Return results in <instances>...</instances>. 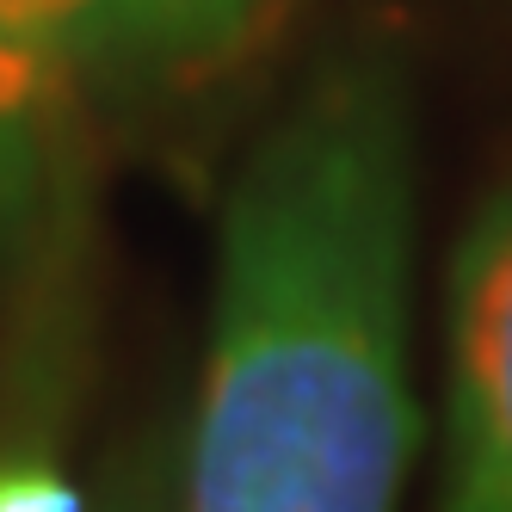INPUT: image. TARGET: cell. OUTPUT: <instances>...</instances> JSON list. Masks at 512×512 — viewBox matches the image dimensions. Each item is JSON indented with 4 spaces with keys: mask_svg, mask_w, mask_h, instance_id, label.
Masks as SVG:
<instances>
[{
    "mask_svg": "<svg viewBox=\"0 0 512 512\" xmlns=\"http://www.w3.org/2000/svg\"><path fill=\"white\" fill-rule=\"evenodd\" d=\"M408 284L414 105L389 50L352 44L229 179L186 512H401Z\"/></svg>",
    "mask_w": 512,
    "mask_h": 512,
    "instance_id": "cell-1",
    "label": "cell"
},
{
    "mask_svg": "<svg viewBox=\"0 0 512 512\" xmlns=\"http://www.w3.org/2000/svg\"><path fill=\"white\" fill-rule=\"evenodd\" d=\"M62 0H0V38H44L56 50Z\"/></svg>",
    "mask_w": 512,
    "mask_h": 512,
    "instance_id": "cell-6",
    "label": "cell"
},
{
    "mask_svg": "<svg viewBox=\"0 0 512 512\" xmlns=\"http://www.w3.org/2000/svg\"><path fill=\"white\" fill-rule=\"evenodd\" d=\"M75 81L68 56L44 38H0V229L38 198L56 112Z\"/></svg>",
    "mask_w": 512,
    "mask_h": 512,
    "instance_id": "cell-4",
    "label": "cell"
},
{
    "mask_svg": "<svg viewBox=\"0 0 512 512\" xmlns=\"http://www.w3.org/2000/svg\"><path fill=\"white\" fill-rule=\"evenodd\" d=\"M105 512H161V488L149 482V475H130L124 494H112V506Z\"/></svg>",
    "mask_w": 512,
    "mask_h": 512,
    "instance_id": "cell-7",
    "label": "cell"
},
{
    "mask_svg": "<svg viewBox=\"0 0 512 512\" xmlns=\"http://www.w3.org/2000/svg\"><path fill=\"white\" fill-rule=\"evenodd\" d=\"M0 512H87L81 488L50 457H0Z\"/></svg>",
    "mask_w": 512,
    "mask_h": 512,
    "instance_id": "cell-5",
    "label": "cell"
},
{
    "mask_svg": "<svg viewBox=\"0 0 512 512\" xmlns=\"http://www.w3.org/2000/svg\"><path fill=\"white\" fill-rule=\"evenodd\" d=\"M272 13L278 0H62L56 50L75 75L167 81L229 62Z\"/></svg>",
    "mask_w": 512,
    "mask_h": 512,
    "instance_id": "cell-3",
    "label": "cell"
},
{
    "mask_svg": "<svg viewBox=\"0 0 512 512\" xmlns=\"http://www.w3.org/2000/svg\"><path fill=\"white\" fill-rule=\"evenodd\" d=\"M438 512H512V179L451 253Z\"/></svg>",
    "mask_w": 512,
    "mask_h": 512,
    "instance_id": "cell-2",
    "label": "cell"
}]
</instances>
